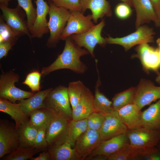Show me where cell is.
Returning <instances> with one entry per match:
<instances>
[{
	"label": "cell",
	"mask_w": 160,
	"mask_h": 160,
	"mask_svg": "<svg viewBox=\"0 0 160 160\" xmlns=\"http://www.w3.org/2000/svg\"><path fill=\"white\" fill-rule=\"evenodd\" d=\"M62 52L52 64L43 67L41 73L43 76L57 70L67 69L79 74L84 73L87 69L86 64L80 60L81 57L89 54L88 51L78 45L70 36L65 40Z\"/></svg>",
	"instance_id": "cell-1"
},
{
	"label": "cell",
	"mask_w": 160,
	"mask_h": 160,
	"mask_svg": "<svg viewBox=\"0 0 160 160\" xmlns=\"http://www.w3.org/2000/svg\"><path fill=\"white\" fill-rule=\"evenodd\" d=\"M50 7L48 14L49 20L48 28L50 36L46 45L49 48L56 47L70 16L71 11L65 8L57 7L48 1Z\"/></svg>",
	"instance_id": "cell-2"
},
{
	"label": "cell",
	"mask_w": 160,
	"mask_h": 160,
	"mask_svg": "<svg viewBox=\"0 0 160 160\" xmlns=\"http://www.w3.org/2000/svg\"><path fill=\"white\" fill-rule=\"evenodd\" d=\"M19 76L12 71L2 73L0 77V98L7 100L14 103L28 98L35 93L25 91L15 86L18 82Z\"/></svg>",
	"instance_id": "cell-3"
},
{
	"label": "cell",
	"mask_w": 160,
	"mask_h": 160,
	"mask_svg": "<svg viewBox=\"0 0 160 160\" xmlns=\"http://www.w3.org/2000/svg\"><path fill=\"white\" fill-rule=\"evenodd\" d=\"M44 106L69 120L72 119V109L69 100L67 87L60 85L52 89L46 97Z\"/></svg>",
	"instance_id": "cell-4"
},
{
	"label": "cell",
	"mask_w": 160,
	"mask_h": 160,
	"mask_svg": "<svg viewBox=\"0 0 160 160\" xmlns=\"http://www.w3.org/2000/svg\"><path fill=\"white\" fill-rule=\"evenodd\" d=\"M105 25L104 20L103 19L87 32L80 34H72L70 37L78 45L84 47L92 57H95L94 52L96 46L98 44L104 47L107 44L105 38L101 35Z\"/></svg>",
	"instance_id": "cell-5"
},
{
	"label": "cell",
	"mask_w": 160,
	"mask_h": 160,
	"mask_svg": "<svg viewBox=\"0 0 160 160\" xmlns=\"http://www.w3.org/2000/svg\"><path fill=\"white\" fill-rule=\"evenodd\" d=\"M155 33L152 28L146 25L140 26L135 32L123 37H105L107 44L123 46L127 51L135 45L154 42Z\"/></svg>",
	"instance_id": "cell-6"
},
{
	"label": "cell",
	"mask_w": 160,
	"mask_h": 160,
	"mask_svg": "<svg viewBox=\"0 0 160 160\" xmlns=\"http://www.w3.org/2000/svg\"><path fill=\"white\" fill-rule=\"evenodd\" d=\"M126 134L129 144L135 149H143L156 146L160 141V131L143 127L128 129Z\"/></svg>",
	"instance_id": "cell-7"
},
{
	"label": "cell",
	"mask_w": 160,
	"mask_h": 160,
	"mask_svg": "<svg viewBox=\"0 0 160 160\" xmlns=\"http://www.w3.org/2000/svg\"><path fill=\"white\" fill-rule=\"evenodd\" d=\"M2 17L7 25L20 37L26 35L31 39V37L24 20V15L18 6L14 8H10L4 5L0 4Z\"/></svg>",
	"instance_id": "cell-8"
},
{
	"label": "cell",
	"mask_w": 160,
	"mask_h": 160,
	"mask_svg": "<svg viewBox=\"0 0 160 160\" xmlns=\"http://www.w3.org/2000/svg\"><path fill=\"white\" fill-rule=\"evenodd\" d=\"M92 20V15L85 16L81 12L71 11L70 16L60 36V39L65 40L72 34H80L87 32L95 25Z\"/></svg>",
	"instance_id": "cell-9"
},
{
	"label": "cell",
	"mask_w": 160,
	"mask_h": 160,
	"mask_svg": "<svg viewBox=\"0 0 160 160\" xmlns=\"http://www.w3.org/2000/svg\"><path fill=\"white\" fill-rule=\"evenodd\" d=\"M20 146L19 136L15 126L2 120L0 122V159Z\"/></svg>",
	"instance_id": "cell-10"
},
{
	"label": "cell",
	"mask_w": 160,
	"mask_h": 160,
	"mask_svg": "<svg viewBox=\"0 0 160 160\" xmlns=\"http://www.w3.org/2000/svg\"><path fill=\"white\" fill-rule=\"evenodd\" d=\"M160 99V87L151 82L141 80L135 87L134 103L140 110L153 101Z\"/></svg>",
	"instance_id": "cell-11"
},
{
	"label": "cell",
	"mask_w": 160,
	"mask_h": 160,
	"mask_svg": "<svg viewBox=\"0 0 160 160\" xmlns=\"http://www.w3.org/2000/svg\"><path fill=\"white\" fill-rule=\"evenodd\" d=\"M70 120L61 114L55 112L46 131V137L48 146L67 140Z\"/></svg>",
	"instance_id": "cell-12"
},
{
	"label": "cell",
	"mask_w": 160,
	"mask_h": 160,
	"mask_svg": "<svg viewBox=\"0 0 160 160\" xmlns=\"http://www.w3.org/2000/svg\"><path fill=\"white\" fill-rule=\"evenodd\" d=\"M102 141L99 131L87 129L77 139L73 148L81 160L88 156Z\"/></svg>",
	"instance_id": "cell-13"
},
{
	"label": "cell",
	"mask_w": 160,
	"mask_h": 160,
	"mask_svg": "<svg viewBox=\"0 0 160 160\" xmlns=\"http://www.w3.org/2000/svg\"><path fill=\"white\" fill-rule=\"evenodd\" d=\"M104 115V121L99 130L102 141L127 133L128 129L121 120L117 111Z\"/></svg>",
	"instance_id": "cell-14"
},
{
	"label": "cell",
	"mask_w": 160,
	"mask_h": 160,
	"mask_svg": "<svg viewBox=\"0 0 160 160\" xmlns=\"http://www.w3.org/2000/svg\"><path fill=\"white\" fill-rule=\"evenodd\" d=\"M36 14L34 23L29 31L31 38H40L49 31L47 16L50 7L44 0H36Z\"/></svg>",
	"instance_id": "cell-15"
},
{
	"label": "cell",
	"mask_w": 160,
	"mask_h": 160,
	"mask_svg": "<svg viewBox=\"0 0 160 160\" xmlns=\"http://www.w3.org/2000/svg\"><path fill=\"white\" fill-rule=\"evenodd\" d=\"M132 4L136 12L135 23L136 29L141 25L151 21L154 22L156 26L160 27V19L150 0H132Z\"/></svg>",
	"instance_id": "cell-16"
},
{
	"label": "cell",
	"mask_w": 160,
	"mask_h": 160,
	"mask_svg": "<svg viewBox=\"0 0 160 160\" xmlns=\"http://www.w3.org/2000/svg\"><path fill=\"white\" fill-rule=\"evenodd\" d=\"M137 54L133 56L138 58L144 68L155 71L160 67L159 48L155 49L147 43L139 44L135 48Z\"/></svg>",
	"instance_id": "cell-17"
},
{
	"label": "cell",
	"mask_w": 160,
	"mask_h": 160,
	"mask_svg": "<svg viewBox=\"0 0 160 160\" xmlns=\"http://www.w3.org/2000/svg\"><path fill=\"white\" fill-rule=\"evenodd\" d=\"M129 144V140L127 134L120 135L108 140L102 141L98 146L88 156L99 155L108 156Z\"/></svg>",
	"instance_id": "cell-18"
},
{
	"label": "cell",
	"mask_w": 160,
	"mask_h": 160,
	"mask_svg": "<svg viewBox=\"0 0 160 160\" xmlns=\"http://www.w3.org/2000/svg\"><path fill=\"white\" fill-rule=\"evenodd\" d=\"M117 111L121 120L128 129L142 127V112L134 103L127 105Z\"/></svg>",
	"instance_id": "cell-19"
},
{
	"label": "cell",
	"mask_w": 160,
	"mask_h": 160,
	"mask_svg": "<svg viewBox=\"0 0 160 160\" xmlns=\"http://www.w3.org/2000/svg\"><path fill=\"white\" fill-rule=\"evenodd\" d=\"M80 3L83 13L87 9L91 10L92 20L95 23L99 18L112 15L110 5L106 0H80Z\"/></svg>",
	"instance_id": "cell-20"
},
{
	"label": "cell",
	"mask_w": 160,
	"mask_h": 160,
	"mask_svg": "<svg viewBox=\"0 0 160 160\" xmlns=\"http://www.w3.org/2000/svg\"><path fill=\"white\" fill-rule=\"evenodd\" d=\"M93 100V94L86 87L80 100L72 110V119L78 120L86 119L94 111Z\"/></svg>",
	"instance_id": "cell-21"
},
{
	"label": "cell",
	"mask_w": 160,
	"mask_h": 160,
	"mask_svg": "<svg viewBox=\"0 0 160 160\" xmlns=\"http://www.w3.org/2000/svg\"><path fill=\"white\" fill-rule=\"evenodd\" d=\"M51 160H81L67 140L48 146Z\"/></svg>",
	"instance_id": "cell-22"
},
{
	"label": "cell",
	"mask_w": 160,
	"mask_h": 160,
	"mask_svg": "<svg viewBox=\"0 0 160 160\" xmlns=\"http://www.w3.org/2000/svg\"><path fill=\"white\" fill-rule=\"evenodd\" d=\"M0 111L9 115L15 122L17 129L22 124L28 121V115L25 113L18 103L0 98Z\"/></svg>",
	"instance_id": "cell-23"
},
{
	"label": "cell",
	"mask_w": 160,
	"mask_h": 160,
	"mask_svg": "<svg viewBox=\"0 0 160 160\" xmlns=\"http://www.w3.org/2000/svg\"><path fill=\"white\" fill-rule=\"evenodd\" d=\"M142 127L160 131V99L142 112Z\"/></svg>",
	"instance_id": "cell-24"
},
{
	"label": "cell",
	"mask_w": 160,
	"mask_h": 160,
	"mask_svg": "<svg viewBox=\"0 0 160 160\" xmlns=\"http://www.w3.org/2000/svg\"><path fill=\"white\" fill-rule=\"evenodd\" d=\"M52 89V88H50L40 91L31 97L20 101L18 104L23 112L29 116L30 113L33 111L45 107L44 100Z\"/></svg>",
	"instance_id": "cell-25"
},
{
	"label": "cell",
	"mask_w": 160,
	"mask_h": 160,
	"mask_svg": "<svg viewBox=\"0 0 160 160\" xmlns=\"http://www.w3.org/2000/svg\"><path fill=\"white\" fill-rule=\"evenodd\" d=\"M55 112L45 107L38 108L31 112L29 114L30 124L39 129L46 127L47 129L54 116Z\"/></svg>",
	"instance_id": "cell-26"
},
{
	"label": "cell",
	"mask_w": 160,
	"mask_h": 160,
	"mask_svg": "<svg viewBox=\"0 0 160 160\" xmlns=\"http://www.w3.org/2000/svg\"><path fill=\"white\" fill-rule=\"evenodd\" d=\"M38 129L31 125L29 120L21 125L17 129L20 146L24 148L33 147Z\"/></svg>",
	"instance_id": "cell-27"
},
{
	"label": "cell",
	"mask_w": 160,
	"mask_h": 160,
	"mask_svg": "<svg viewBox=\"0 0 160 160\" xmlns=\"http://www.w3.org/2000/svg\"><path fill=\"white\" fill-rule=\"evenodd\" d=\"M101 82L99 77L95 87V94L94 95V111L105 114L111 113L114 110L113 107L112 101H110L100 92L99 88Z\"/></svg>",
	"instance_id": "cell-28"
},
{
	"label": "cell",
	"mask_w": 160,
	"mask_h": 160,
	"mask_svg": "<svg viewBox=\"0 0 160 160\" xmlns=\"http://www.w3.org/2000/svg\"><path fill=\"white\" fill-rule=\"evenodd\" d=\"M88 129L86 119L76 120H71L69 122L67 140L74 148L78 137Z\"/></svg>",
	"instance_id": "cell-29"
},
{
	"label": "cell",
	"mask_w": 160,
	"mask_h": 160,
	"mask_svg": "<svg viewBox=\"0 0 160 160\" xmlns=\"http://www.w3.org/2000/svg\"><path fill=\"white\" fill-rule=\"evenodd\" d=\"M135 87H132L115 95L112 99L114 111H118L123 107L134 103Z\"/></svg>",
	"instance_id": "cell-30"
},
{
	"label": "cell",
	"mask_w": 160,
	"mask_h": 160,
	"mask_svg": "<svg viewBox=\"0 0 160 160\" xmlns=\"http://www.w3.org/2000/svg\"><path fill=\"white\" fill-rule=\"evenodd\" d=\"M86 86L80 80L70 82L67 87L68 93L72 110L80 100Z\"/></svg>",
	"instance_id": "cell-31"
},
{
	"label": "cell",
	"mask_w": 160,
	"mask_h": 160,
	"mask_svg": "<svg viewBox=\"0 0 160 160\" xmlns=\"http://www.w3.org/2000/svg\"><path fill=\"white\" fill-rule=\"evenodd\" d=\"M40 151L34 147L24 148L19 146L10 153L1 158L3 160H26L30 159Z\"/></svg>",
	"instance_id": "cell-32"
},
{
	"label": "cell",
	"mask_w": 160,
	"mask_h": 160,
	"mask_svg": "<svg viewBox=\"0 0 160 160\" xmlns=\"http://www.w3.org/2000/svg\"><path fill=\"white\" fill-rule=\"evenodd\" d=\"M137 149L130 144L119 151L108 156L107 160H136Z\"/></svg>",
	"instance_id": "cell-33"
},
{
	"label": "cell",
	"mask_w": 160,
	"mask_h": 160,
	"mask_svg": "<svg viewBox=\"0 0 160 160\" xmlns=\"http://www.w3.org/2000/svg\"><path fill=\"white\" fill-rule=\"evenodd\" d=\"M18 6L22 8L27 16V23L29 29L32 26L36 14V9L34 8L32 0H17Z\"/></svg>",
	"instance_id": "cell-34"
},
{
	"label": "cell",
	"mask_w": 160,
	"mask_h": 160,
	"mask_svg": "<svg viewBox=\"0 0 160 160\" xmlns=\"http://www.w3.org/2000/svg\"><path fill=\"white\" fill-rule=\"evenodd\" d=\"M41 73L37 71H34L26 76L23 83L27 86L33 92H38L41 88L40 80Z\"/></svg>",
	"instance_id": "cell-35"
},
{
	"label": "cell",
	"mask_w": 160,
	"mask_h": 160,
	"mask_svg": "<svg viewBox=\"0 0 160 160\" xmlns=\"http://www.w3.org/2000/svg\"><path fill=\"white\" fill-rule=\"evenodd\" d=\"M19 37L7 25L2 15L0 17V43L7 41H17Z\"/></svg>",
	"instance_id": "cell-36"
},
{
	"label": "cell",
	"mask_w": 160,
	"mask_h": 160,
	"mask_svg": "<svg viewBox=\"0 0 160 160\" xmlns=\"http://www.w3.org/2000/svg\"><path fill=\"white\" fill-rule=\"evenodd\" d=\"M160 160V152L157 146L138 149L136 160Z\"/></svg>",
	"instance_id": "cell-37"
},
{
	"label": "cell",
	"mask_w": 160,
	"mask_h": 160,
	"mask_svg": "<svg viewBox=\"0 0 160 160\" xmlns=\"http://www.w3.org/2000/svg\"><path fill=\"white\" fill-rule=\"evenodd\" d=\"M88 129L99 131L105 119L104 114L94 111L87 118Z\"/></svg>",
	"instance_id": "cell-38"
},
{
	"label": "cell",
	"mask_w": 160,
	"mask_h": 160,
	"mask_svg": "<svg viewBox=\"0 0 160 160\" xmlns=\"http://www.w3.org/2000/svg\"><path fill=\"white\" fill-rule=\"evenodd\" d=\"M48 1H51L57 7L64 8L70 11L82 12L80 0H48Z\"/></svg>",
	"instance_id": "cell-39"
},
{
	"label": "cell",
	"mask_w": 160,
	"mask_h": 160,
	"mask_svg": "<svg viewBox=\"0 0 160 160\" xmlns=\"http://www.w3.org/2000/svg\"><path fill=\"white\" fill-rule=\"evenodd\" d=\"M47 129V128L46 127H41L38 129L33 147L39 151L44 150L48 148V144L46 137Z\"/></svg>",
	"instance_id": "cell-40"
},
{
	"label": "cell",
	"mask_w": 160,
	"mask_h": 160,
	"mask_svg": "<svg viewBox=\"0 0 160 160\" xmlns=\"http://www.w3.org/2000/svg\"><path fill=\"white\" fill-rule=\"evenodd\" d=\"M115 12L118 17L121 19L127 18L131 13L130 6L124 3L118 4L116 7Z\"/></svg>",
	"instance_id": "cell-41"
},
{
	"label": "cell",
	"mask_w": 160,
	"mask_h": 160,
	"mask_svg": "<svg viewBox=\"0 0 160 160\" xmlns=\"http://www.w3.org/2000/svg\"><path fill=\"white\" fill-rule=\"evenodd\" d=\"M17 41H7L0 43V59L6 57Z\"/></svg>",
	"instance_id": "cell-42"
},
{
	"label": "cell",
	"mask_w": 160,
	"mask_h": 160,
	"mask_svg": "<svg viewBox=\"0 0 160 160\" xmlns=\"http://www.w3.org/2000/svg\"><path fill=\"white\" fill-rule=\"evenodd\" d=\"M31 160H51L50 156L49 153L47 151H44L40 153L37 157L31 158Z\"/></svg>",
	"instance_id": "cell-43"
},
{
	"label": "cell",
	"mask_w": 160,
	"mask_h": 160,
	"mask_svg": "<svg viewBox=\"0 0 160 160\" xmlns=\"http://www.w3.org/2000/svg\"><path fill=\"white\" fill-rule=\"evenodd\" d=\"M158 17L160 19V0H150Z\"/></svg>",
	"instance_id": "cell-44"
},
{
	"label": "cell",
	"mask_w": 160,
	"mask_h": 160,
	"mask_svg": "<svg viewBox=\"0 0 160 160\" xmlns=\"http://www.w3.org/2000/svg\"><path fill=\"white\" fill-rule=\"evenodd\" d=\"M108 157L104 155H97L92 156H88L84 160H107Z\"/></svg>",
	"instance_id": "cell-45"
},
{
	"label": "cell",
	"mask_w": 160,
	"mask_h": 160,
	"mask_svg": "<svg viewBox=\"0 0 160 160\" xmlns=\"http://www.w3.org/2000/svg\"><path fill=\"white\" fill-rule=\"evenodd\" d=\"M155 72L157 75L155 79L156 81L160 85V73L158 71V70Z\"/></svg>",
	"instance_id": "cell-46"
},
{
	"label": "cell",
	"mask_w": 160,
	"mask_h": 160,
	"mask_svg": "<svg viewBox=\"0 0 160 160\" xmlns=\"http://www.w3.org/2000/svg\"><path fill=\"white\" fill-rule=\"evenodd\" d=\"M11 0H0V4L8 6L9 2Z\"/></svg>",
	"instance_id": "cell-47"
},
{
	"label": "cell",
	"mask_w": 160,
	"mask_h": 160,
	"mask_svg": "<svg viewBox=\"0 0 160 160\" xmlns=\"http://www.w3.org/2000/svg\"><path fill=\"white\" fill-rule=\"evenodd\" d=\"M123 1L124 3L130 6H132V0H121Z\"/></svg>",
	"instance_id": "cell-48"
},
{
	"label": "cell",
	"mask_w": 160,
	"mask_h": 160,
	"mask_svg": "<svg viewBox=\"0 0 160 160\" xmlns=\"http://www.w3.org/2000/svg\"><path fill=\"white\" fill-rule=\"evenodd\" d=\"M156 42L159 47V48L160 49V38H158Z\"/></svg>",
	"instance_id": "cell-49"
},
{
	"label": "cell",
	"mask_w": 160,
	"mask_h": 160,
	"mask_svg": "<svg viewBox=\"0 0 160 160\" xmlns=\"http://www.w3.org/2000/svg\"><path fill=\"white\" fill-rule=\"evenodd\" d=\"M156 146L158 149V150L160 152V141L159 142V143H158V145H157Z\"/></svg>",
	"instance_id": "cell-50"
},
{
	"label": "cell",
	"mask_w": 160,
	"mask_h": 160,
	"mask_svg": "<svg viewBox=\"0 0 160 160\" xmlns=\"http://www.w3.org/2000/svg\"><path fill=\"white\" fill-rule=\"evenodd\" d=\"M159 53L160 57V49L159 48Z\"/></svg>",
	"instance_id": "cell-51"
}]
</instances>
